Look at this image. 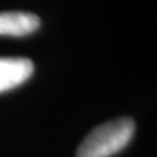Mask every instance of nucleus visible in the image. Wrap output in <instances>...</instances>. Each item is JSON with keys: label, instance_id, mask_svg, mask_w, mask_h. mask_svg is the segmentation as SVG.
<instances>
[{"label": "nucleus", "instance_id": "nucleus-1", "mask_svg": "<svg viewBox=\"0 0 157 157\" xmlns=\"http://www.w3.org/2000/svg\"><path fill=\"white\" fill-rule=\"evenodd\" d=\"M134 132L135 122L131 118L101 124L80 143L76 157H111L128 146Z\"/></svg>", "mask_w": 157, "mask_h": 157}, {"label": "nucleus", "instance_id": "nucleus-2", "mask_svg": "<svg viewBox=\"0 0 157 157\" xmlns=\"http://www.w3.org/2000/svg\"><path fill=\"white\" fill-rule=\"evenodd\" d=\"M34 73V63L23 57H0V93L25 83Z\"/></svg>", "mask_w": 157, "mask_h": 157}, {"label": "nucleus", "instance_id": "nucleus-3", "mask_svg": "<svg viewBox=\"0 0 157 157\" xmlns=\"http://www.w3.org/2000/svg\"><path fill=\"white\" fill-rule=\"evenodd\" d=\"M39 17L29 12H2L0 13V35L25 36L39 28Z\"/></svg>", "mask_w": 157, "mask_h": 157}]
</instances>
